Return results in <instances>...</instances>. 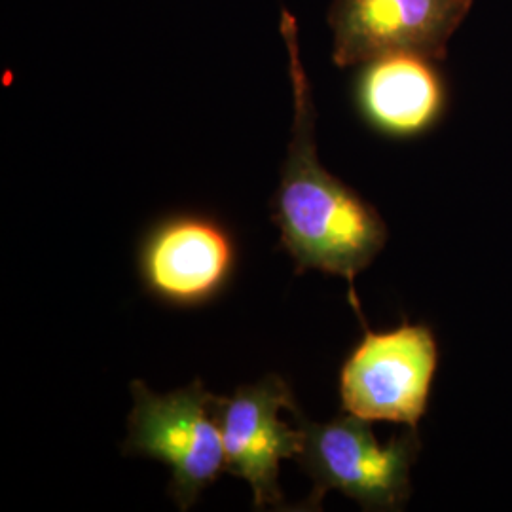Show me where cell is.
I'll return each instance as SVG.
<instances>
[{"instance_id": "obj_5", "label": "cell", "mask_w": 512, "mask_h": 512, "mask_svg": "<svg viewBox=\"0 0 512 512\" xmlns=\"http://www.w3.org/2000/svg\"><path fill=\"white\" fill-rule=\"evenodd\" d=\"M238 268L232 232L209 215L179 213L158 220L139 243L137 270L150 296L175 308L215 300Z\"/></svg>"}, {"instance_id": "obj_2", "label": "cell", "mask_w": 512, "mask_h": 512, "mask_svg": "<svg viewBox=\"0 0 512 512\" xmlns=\"http://www.w3.org/2000/svg\"><path fill=\"white\" fill-rule=\"evenodd\" d=\"M294 418L304 433L298 463L313 480L306 509H319L323 495L336 490L357 501L365 511H401L412 484L410 471L420 454L418 429L395 435L382 444L370 431V421L342 414L329 423H315L300 410Z\"/></svg>"}, {"instance_id": "obj_8", "label": "cell", "mask_w": 512, "mask_h": 512, "mask_svg": "<svg viewBox=\"0 0 512 512\" xmlns=\"http://www.w3.org/2000/svg\"><path fill=\"white\" fill-rule=\"evenodd\" d=\"M357 103L372 128L391 137H416L433 128L446 109V88L433 61L387 55L366 63Z\"/></svg>"}, {"instance_id": "obj_7", "label": "cell", "mask_w": 512, "mask_h": 512, "mask_svg": "<svg viewBox=\"0 0 512 512\" xmlns=\"http://www.w3.org/2000/svg\"><path fill=\"white\" fill-rule=\"evenodd\" d=\"M471 6L473 0H336L329 16L332 59L338 67L387 55L440 61Z\"/></svg>"}, {"instance_id": "obj_4", "label": "cell", "mask_w": 512, "mask_h": 512, "mask_svg": "<svg viewBox=\"0 0 512 512\" xmlns=\"http://www.w3.org/2000/svg\"><path fill=\"white\" fill-rule=\"evenodd\" d=\"M349 351L340 368L344 412L366 421H391L418 429L427 414L439 370V342L427 325L404 321L372 332Z\"/></svg>"}, {"instance_id": "obj_6", "label": "cell", "mask_w": 512, "mask_h": 512, "mask_svg": "<svg viewBox=\"0 0 512 512\" xmlns=\"http://www.w3.org/2000/svg\"><path fill=\"white\" fill-rule=\"evenodd\" d=\"M281 410L296 412L289 384L270 374L256 384L241 385L232 397H215L226 471L253 490L255 509H287L279 488V465L298 459L304 448L300 425L281 420Z\"/></svg>"}, {"instance_id": "obj_3", "label": "cell", "mask_w": 512, "mask_h": 512, "mask_svg": "<svg viewBox=\"0 0 512 512\" xmlns=\"http://www.w3.org/2000/svg\"><path fill=\"white\" fill-rule=\"evenodd\" d=\"M129 389L133 410L124 454L167 465L169 494L181 511H188L226 471L215 395L200 380L165 395L152 393L143 382H133Z\"/></svg>"}, {"instance_id": "obj_1", "label": "cell", "mask_w": 512, "mask_h": 512, "mask_svg": "<svg viewBox=\"0 0 512 512\" xmlns=\"http://www.w3.org/2000/svg\"><path fill=\"white\" fill-rule=\"evenodd\" d=\"M281 37L289 54L294 122L291 143L272 200V220L296 272L319 270L348 279L349 296L359 313L353 279L384 249L389 232L382 215L319 162L315 145V107L300 59L298 23L289 10L281 16Z\"/></svg>"}]
</instances>
